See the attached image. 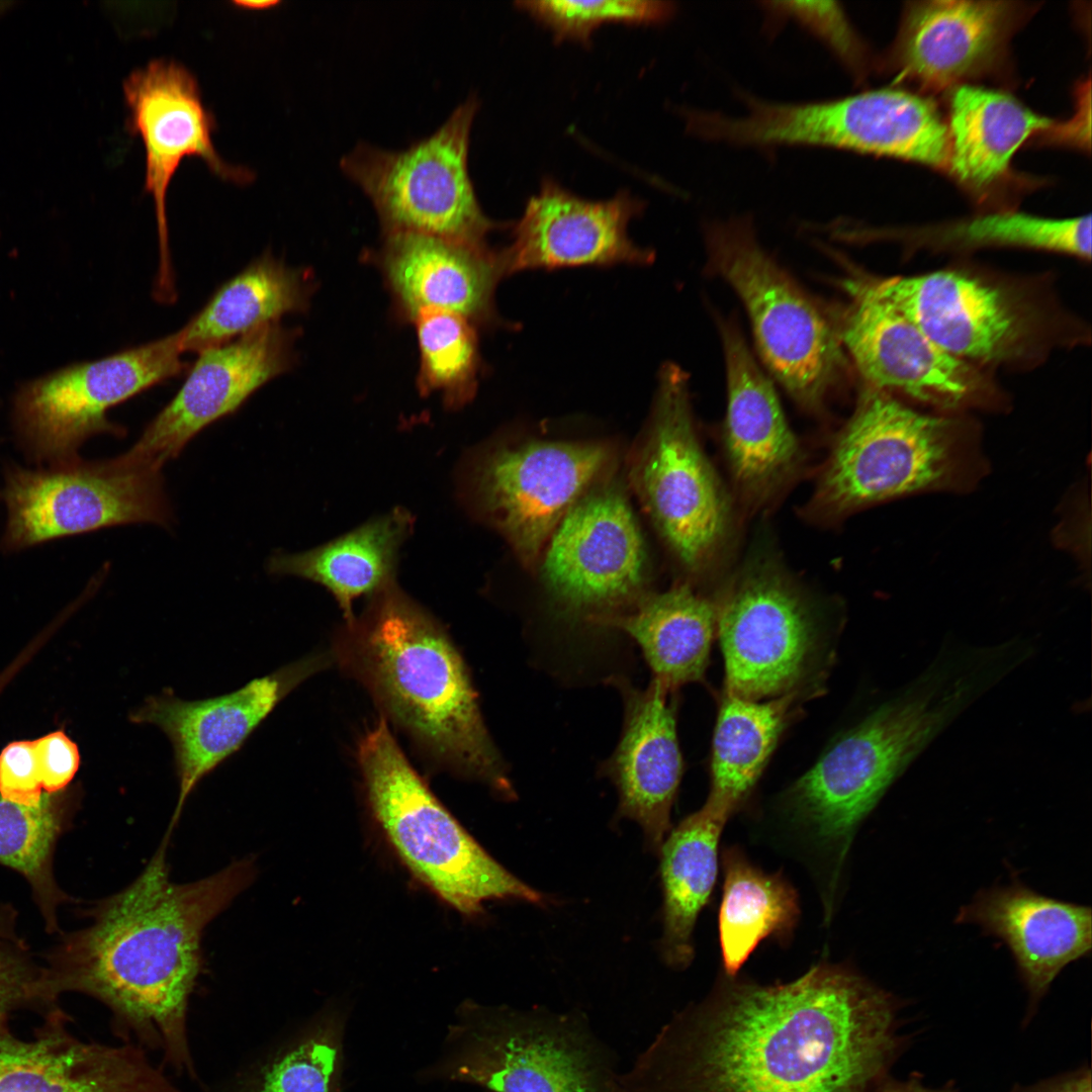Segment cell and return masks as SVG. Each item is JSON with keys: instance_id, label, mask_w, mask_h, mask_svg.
<instances>
[{"instance_id": "cell-1", "label": "cell", "mask_w": 1092, "mask_h": 1092, "mask_svg": "<svg viewBox=\"0 0 1092 1092\" xmlns=\"http://www.w3.org/2000/svg\"><path fill=\"white\" fill-rule=\"evenodd\" d=\"M897 997L841 965L725 976L661 1027L620 1092H878L906 1052Z\"/></svg>"}, {"instance_id": "cell-2", "label": "cell", "mask_w": 1092, "mask_h": 1092, "mask_svg": "<svg viewBox=\"0 0 1092 1092\" xmlns=\"http://www.w3.org/2000/svg\"><path fill=\"white\" fill-rule=\"evenodd\" d=\"M167 830L144 871L99 904L94 921L72 938L61 991L92 996L111 1012L124 1043L160 1053L176 1074L197 1079L188 1035V1005L202 972L205 927L256 877L245 857L198 881L170 878Z\"/></svg>"}, {"instance_id": "cell-3", "label": "cell", "mask_w": 1092, "mask_h": 1092, "mask_svg": "<svg viewBox=\"0 0 1092 1092\" xmlns=\"http://www.w3.org/2000/svg\"><path fill=\"white\" fill-rule=\"evenodd\" d=\"M348 627L349 661L388 717L461 776L516 798L466 665L436 621L393 582Z\"/></svg>"}, {"instance_id": "cell-4", "label": "cell", "mask_w": 1092, "mask_h": 1092, "mask_svg": "<svg viewBox=\"0 0 1092 1092\" xmlns=\"http://www.w3.org/2000/svg\"><path fill=\"white\" fill-rule=\"evenodd\" d=\"M981 695L968 668L937 654L794 783L786 794L792 819L842 859L889 787Z\"/></svg>"}, {"instance_id": "cell-5", "label": "cell", "mask_w": 1092, "mask_h": 1092, "mask_svg": "<svg viewBox=\"0 0 1092 1092\" xmlns=\"http://www.w3.org/2000/svg\"><path fill=\"white\" fill-rule=\"evenodd\" d=\"M986 469L969 424L918 412L868 386L834 443L811 506L835 518L903 495L969 489Z\"/></svg>"}, {"instance_id": "cell-6", "label": "cell", "mask_w": 1092, "mask_h": 1092, "mask_svg": "<svg viewBox=\"0 0 1092 1092\" xmlns=\"http://www.w3.org/2000/svg\"><path fill=\"white\" fill-rule=\"evenodd\" d=\"M358 760L372 817L407 871L467 917L493 900L544 905L547 898L493 858L435 797L381 719Z\"/></svg>"}, {"instance_id": "cell-7", "label": "cell", "mask_w": 1092, "mask_h": 1092, "mask_svg": "<svg viewBox=\"0 0 1092 1092\" xmlns=\"http://www.w3.org/2000/svg\"><path fill=\"white\" fill-rule=\"evenodd\" d=\"M423 1074L487 1092H620L614 1055L575 1012L463 1002Z\"/></svg>"}, {"instance_id": "cell-8", "label": "cell", "mask_w": 1092, "mask_h": 1092, "mask_svg": "<svg viewBox=\"0 0 1092 1092\" xmlns=\"http://www.w3.org/2000/svg\"><path fill=\"white\" fill-rule=\"evenodd\" d=\"M745 113L710 112L706 139L741 146H816L931 166L949 162V135L934 106L892 89L807 103L748 98Z\"/></svg>"}, {"instance_id": "cell-9", "label": "cell", "mask_w": 1092, "mask_h": 1092, "mask_svg": "<svg viewBox=\"0 0 1092 1092\" xmlns=\"http://www.w3.org/2000/svg\"><path fill=\"white\" fill-rule=\"evenodd\" d=\"M478 106L476 97L467 98L431 135L404 150L361 142L342 158V170L370 198L384 233L413 232L484 245L498 228L482 211L468 170Z\"/></svg>"}, {"instance_id": "cell-10", "label": "cell", "mask_w": 1092, "mask_h": 1092, "mask_svg": "<svg viewBox=\"0 0 1092 1092\" xmlns=\"http://www.w3.org/2000/svg\"><path fill=\"white\" fill-rule=\"evenodd\" d=\"M631 481L679 563L693 572L710 566L727 542L731 506L697 438L687 375L674 364L660 372Z\"/></svg>"}, {"instance_id": "cell-11", "label": "cell", "mask_w": 1092, "mask_h": 1092, "mask_svg": "<svg viewBox=\"0 0 1092 1092\" xmlns=\"http://www.w3.org/2000/svg\"><path fill=\"white\" fill-rule=\"evenodd\" d=\"M543 552L542 581L573 633H607V620L648 593L642 534L622 485L607 476L568 510Z\"/></svg>"}, {"instance_id": "cell-12", "label": "cell", "mask_w": 1092, "mask_h": 1092, "mask_svg": "<svg viewBox=\"0 0 1092 1092\" xmlns=\"http://www.w3.org/2000/svg\"><path fill=\"white\" fill-rule=\"evenodd\" d=\"M708 250L742 300L769 371L800 404L819 406L843 364L836 332L743 221L710 228Z\"/></svg>"}, {"instance_id": "cell-13", "label": "cell", "mask_w": 1092, "mask_h": 1092, "mask_svg": "<svg viewBox=\"0 0 1092 1092\" xmlns=\"http://www.w3.org/2000/svg\"><path fill=\"white\" fill-rule=\"evenodd\" d=\"M717 604L725 693L761 701L802 691L821 650L809 600L775 559L757 556Z\"/></svg>"}, {"instance_id": "cell-14", "label": "cell", "mask_w": 1092, "mask_h": 1092, "mask_svg": "<svg viewBox=\"0 0 1092 1092\" xmlns=\"http://www.w3.org/2000/svg\"><path fill=\"white\" fill-rule=\"evenodd\" d=\"M1 497L8 550L117 525L168 526L171 520L161 470L123 454L94 462L77 458L47 469L10 468Z\"/></svg>"}, {"instance_id": "cell-15", "label": "cell", "mask_w": 1092, "mask_h": 1092, "mask_svg": "<svg viewBox=\"0 0 1092 1092\" xmlns=\"http://www.w3.org/2000/svg\"><path fill=\"white\" fill-rule=\"evenodd\" d=\"M613 453L599 442L531 441L499 446L468 467L474 510L535 568L552 532L577 499L607 476Z\"/></svg>"}, {"instance_id": "cell-16", "label": "cell", "mask_w": 1092, "mask_h": 1092, "mask_svg": "<svg viewBox=\"0 0 1092 1092\" xmlns=\"http://www.w3.org/2000/svg\"><path fill=\"white\" fill-rule=\"evenodd\" d=\"M179 331L147 344L76 363L25 383L13 416L26 452L51 466L78 458L80 445L100 433L122 429L107 412L184 368Z\"/></svg>"}, {"instance_id": "cell-17", "label": "cell", "mask_w": 1092, "mask_h": 1092, "mask_svg": "<svg viewBox=\"0 0 1092 1092\" xmlns=\"http://www.w3.org/2000/svg\"><path fill=\"white\" fill-rule=\"evenodd\" d=\"M871 279L937 346L969 363L1023 360L1043 339V313L1010 285L948 269Z\"/></svg>"}, {"instance_id": "cell-18", "label": "cell", "mask_w": 1092, "mask_h": 1092, "mask_svg": "<svg viewBox=\"0 0 1092 1092\" xmlns=\"http://www.w3.org/2000/svg\"><path fill=\"white\" fill-rule=\"evenodd\" d=\"M128 129L140 135L146 155L145 189L152 196L157 219L160 263L155 297L176 298L168 241L166 196L184 158L203 160L219 178L247 184L254 175L223 160L212 142L215 128L194 75L180 63L155 59L132 71L123 82Z\"/></svg>"}, {"instance_id": "cell-19", "label": "cell", "mask_w": 1092, "mask_h": 1092, "mask_svg": "<svg viewBox=\"0 0 1092 1092\" xmlns=\"http://www.w3.org/2000/svg\"><path fill=\"white\" fill-rule=\"evenodd\" d=\"M852 298L840 342L868 386L943 410L987 404L992 388L977 367L937 346L871 278L847 283Z\"/></svg>"}, {"instance_id": "cell-20", "label": "cell", "mask_w": 1092, "mask_h": 1092, "mask_svg": "<svg viewBox=\"0 0 1092 1092\" xmlns=\"http://www.w3.org/2000/svg\"><path fill=\"white\" fill-rule=\"evenodd\" d=\"M294 342L295 333L276 323L198 353L179 391L125 457L161 470L198 432L290 370Z\"/></svg>"}, {"instance_id": "cell-21", "label": "cell", "mask_w": 1092, "mask_h": 1092, "mask_svg": "<svg viewBox=\"0 0 1092 1092\" xmlns=\"http://www.w3.org/2000/svg\"><path fill=\"white\" fill-rule=\"evenodd\" d=\"M303 660L255 678L230 694L185 701L171 690L151 696L129 714L131 722L158 726L174 750L178 800L169 828L198 783L236 753L278 703L314 670Z\"/></svg>"}, {"instance_id": "cell-22", "label": "cell", "mask_w": 1092, "mask_h": 1092, "mask_svg": "<svg viewBox=\"0 0 1092 1092\" xmlns=\"http://www.w3.org/2000/svg\"><path fill=\"white\" fill-rule=\"evenodd\" d=\"M643 208L624 190L593 201L544 179L514 226L512 244L499 251L505 275L537 268L647 264L652 253L634 244L627 232Z\"/></svg>"}, {"instance_id": "cell-23", "label": "cell", "mask_w": 1092, "mask_h": 1092, "mask_svg": "<svg viewBox=\"0 0 1092 1092\" xmlns=\"http://www.w3.org/2000/svg\"><path fill=\"white\" fill-rule=\"evenodd\" d=\"M609 685L623 702V725L613 753L599 772L618 793L616 817L636 822L645 846L658 854L682 775L673 693L651 679L645 689L620 674Z\"/></svg>"}, {"instance_id": "cell-24", "label": "cell", "mask_w": 1092, "mask_h": 1092, "mask_svg": "<svg viewBox=\"0 0 1092 1092\" xmlns=\"http://www.w3.org/2000/svg\"><path fill=\"white\" fill-rule=\"evenodd\" d=\"M65 1019L51 1014L30 1039L0 1027V1092H181L142 1048L83 1041Z\"/></svg>"}, {"instance_id": "cell-25", "label": "cell", "mask_w": 1092, "mask_h": 1092, "mask_svg": "<svg viewBox=\"0 0 1092 1092\" xmlns=\"http://www.w3.org/2000/svg\"><path fill=\"white\" fill-rule=\"evenodd\" d=\"M378 266L396 311L413 321L425 309L465 316L474 325L495 324L493 294L505 276L499 252L447 238L384 233Z\"/></svg>"}, {"instance_id": "cell-26", "label": "cell", "mask_w": 1092, "mask_h": 1092, "mask_svg": "<svg viewBox=\"0 0 1092 1092\" xmlns=\"http://www.w3.org/2000/svg\"><path fill=\"white\" fill-rule=\"evenodd\" d=\"M727 375L725 448L742 497L759 505L801 464L800 445L788 425L774 385L760 370L734 325L721 329Z\"/></svg>"}, {"instance_id": "cell-27", "label": "cell", "mask_w": 1092, "mask_h": 1092, "mask_svg": "<svg viewBox=\"0 0 1092 1092\" xmlns=\"http://www.w3.org/2000/svg\"><path fill=\"white\" fill-rule=\"evenodd\" d=\"M957 921L976 923L1008 945L1029 995L1030 1016L1064 967L1092 946L1090 907L1039 895L1019 883L981 891Z\"/></svg>"}, {"instance_id": "cell-28", "label": "cell", "mask_w": 1092, "mask_h": 1092, "mask_svg": "<svg viewBox=\"0 0 1092 1092\" xmlns=\"http://www.w3.org/2000/svg\"><path fill=\"white\" fill-rule=\"evenodd\" d=\"M1011 13L1002 1H926L909 9L899 65L922 82L946 85L971 74L999 47Z\"/></svg>"}, {"instance_id": "cell-29", "label": "cell", "mask_w": 1092, "mask_h": 1092, "mask_svg": "<svg viewBox=\"0 0 1092 1092\" xmlns=\"http://www.w3.org/2000/svg\"><path fill=\"white\" fill-rule=\"evenodd\" d=\"M640 648L652 680L670 693L702 680L717 632V604L689 584L646 593L630 610L607 620Z\"/></svg>"}, {"instance_id": "cell-30", "label": "cell", "mask_w": 1092, "mask_h": 1092, "mask_svg": "<svg viewBox=\"0 0 1092 1092\" xmlns=\"http://www.w3.org/2000/svg\"><path fill=\"white\" fill-rule=\"evenodd\" d=\"M413 526L411 513L396 508L313 549L277 552L267 568L273 574L294 575L325 586L349 625L354 621L355 599L375 595L394 582L399 549Z\"/></svg>"}, {"instance_id": "cell-31", "label": "cell", "mask_w": 1092, "mask_h": 1092, "mask_svg": "<svg viewBox=\"0 0 1092 1092\" xmlns=\"http://www.w3.org/2000/svg\"><path fill=\"white\" fill-rule=\"evenodd\" d=\"M728 816L707 802L665 837L660 855L663 894L660 952L675 969L694 958L693 932L718 873V844Z\"/></svg>"}, {"instance_id": "cell-32", "label": "cell", "mask_w": 1092, "mask_h": 1092, "mask_svg": "<svg viewBox=\"0 0 1092 1092\" xmlns=\"http://www.w3.org/2000/svg\"><path fill=\"white\" fill-rule=\"evenodd\" d=\"M312 289L306 271L265 253L222 284L179 330L182 350L198 354L303 311Z\"/></svg>"}, {"instance_id": "cell-33", "label": "cell", "mask_w": 1092, "mask_h": 1092, "mask_svg": "<svg viewBox=\"0 0 1092 1092\" xmlns=\"http://www.w3.org/2000/svg\"><path fill=\"white\" fill-rule=\"evenodd\" d=\"M1052 124L1005 93L963 85L951 99L952 170L963 182L985 187L1005 173L1029 135Z\"/></svg>"}, {"instance_id": "cell-34", "label": "cell", "mask_w": 1092, "mask_h": 1092, "mask_svg": "<svg viewBox=\"0 0 1092 1092\" xmlns=\"http://www.w3.org/2000/svg\"><path fill=\"white\" fill-rule=\"evenodd\" d=\"M346 1015L321 1011L242 1065L212 1092H342Z\"/></svg>"}, {"instance_id": "cell-35", "label": "cell", "mask_w": 1092, "mask_h": 1092, "mask_svg": "<svg viewBox=\"0 0 1092 1092\" xmlns=\"http://www.w3.org/2000/svg\"><path fill=\"white\" fill-rule=\"evenodd\" d=\"M802 694L752 701L725 693L713 737L708 804L730 817L744 801Z\"/></svg>"}, {"instance_id": "cell-36", "label": "cell", "mask_w": 1092, "mask_h": 1092, "mask_svg": "<svg viewBox=\"0 0 1092 1092\" xmlns=\"http://www.w3.org/2000/svg\"><path fill=\"white\" fill-rule=\"evenodd\" d=\"M723 870L719 938L726 975L734 977L761 940L792 936L800 909L782 875L763 873L738 849L724 851Z\"/></svg>"}, {"instance_id": "cell-37", "label": "cell", "mask_w": 1092, "mask_h": 1092, "mask_svg": "<svg viewBox=\"0 0 1092 1092\" xmlns=\"http://www.w3.org/2000/svg\"><path fill=\"white\" fill-rule=\"evenodd\" d=\"M412 322L420 352V393L438 392L447 407H462L477 388L480 356L475 325L463 315L440 309L421 310Z\"/></svg>"}, {"instance_id": "cell-38", "label": "cell", "mask_w": 1092, "mask_h": 1092, "mask_svg": "<svg viewBox=\"0 0 1092 1092\" xmlns=\"http://www.w3.org/2000/svg\"><path fill=\"white\" fill-rule=\"evenodd\" d=\"M946 244L968 247H1019L1091 258V216L1052 219L1021 212L986 214L953 225Z\"/></svg>"}, {"instance_id": "cell-39", "label": "cell", "mask_w": 1092, "mask_h": 1092, "mask_svg": "<svg viewBox=\"0 0 1092 1092\" xmlns=\"http://www.w3.org/2000/svg\"><path fill=\"white\" fill-rule=\"evenodd\" d=\"M59 819L49 794L36 806L9 801L0 795V862L21 873L41 895L55 892L49 860Z\"/></svg>"}, {"instance_id": "cell-40", "label": "cell", "mask_w": 1092, "mask_h": 1092, "mask_svg": "<svg viewBox=\"0 0 1092 1092\" xmlns=\"http://www.w3.org/2000/svg\"><path fill=\"white\" fill-rule=\"evenodd\" d=\"M517 6L551 30L556 40L581 43H588L604 24H654L666 20L674 9L669 2L645 0H540L519 1Z\"/></svg>"}, {"instance_id": "cell-41", "label": "cell", "mask_w": 1092, "mask_h": 1092, "mask_svg": "<svg viewBox=\"0 0 1092 1092\" xmlns=\"http://www.w3.org/2000/svg\"><path fill=\"white\" fill-rule=\"evenodd\" d=\"M776 11L797 19L824 40L851 69H859L863 49L843 10L835 2H780Z\"/></svg>"}, {"instance_id": "cell-42", "label": "cell", "mask_w": 1092, "mask_h": 1092, "mask_svg": "<svg viewBox=\"0 0 1092 1092\" xmlns=\"http://www.w3.org/2000/svg\"><path fill=\"white\" fill-rule=\"evenodd\" d=\"M59 994L50 974L34 971L21 957L0 948V1027L21 1007L50 1005Z\"/></svg>"}, {"instance_id": "cell-43", "label": "cell", "mask_w": 1092, "mask_h": 1092, "mask_svg": "<svg viewBox=\"0 0 1092 1092\" xmlns=\"http://www.w3.org/2000/svg\"><path fill=\"white\" fill-rule=\"evenodd\" d=\"M44 794L33 742L8 744L0 753V795L12 802L36 806Z\"/></svg>"}, {"instance_id": "cell-44", "label": "cell", "mask_w": 1092, "mask_h": 1092, "mask_svg": "<svg viewBox=\"0 0 1092 1092\" xmlns=\"http://www.w3.org/2000/svg\"><path fill=\"white\" fill-rule=\"evenodd\" d=\"M32 742L43 792L55 793L66 787L79 768L77 745L62 731Z\"/></svg>"}, {"instance_id": "cell-45", "label": "cell", "mask_w": 1092, "mask_h": 1092, "mask_svg": "<svg viewBox=\"0 0 1092 1092\" xmlns=\"http://www.w3.org/2000/svg\"><path fill=\"white\" fill-rule=\"evenodd\" d=\"M1010 1092H1092L1091 1070L1081 1066L1031 1085H1016Z\"/></svg>"}, {"instance_id": "cell-46", "label": "cell", "mask_w": 1092, "mask_h": 1092, "mask_svg": "<svg viewBox=\"0 0 1092 1092\" xmlns=\"http://www.w3.org/2000/svg\"><path fill=\"white\" fill-rule=\"evenodd\" d=\"M878 1092H957V1088L953 1082H948L938 1088L926 1086L923 1076L913 1072L905 1080L889 1075L882 1082Z\"/></svg>"}, {"instance_id": "cell-47", "label": "cell", "mask_w": 1092, "mask_h": 1092, "mask_svg": "<svg viewBox=\"0 0 1092 1092\" xmlns=\"http://www.w3.org/2000/svg\"><path fill=\"white\" fill-rule=\"evenodd\" d=\"M236 4L247 9H265L275 6L277 1H236Z\"/></svg>"}, {"instance_id": "cell-48", "label": "cell", "mask_w": 1092, "mask_h": 1092, "mask_svg": "<svg viewBox=\"0 0 1092 1092\" xmlns=\"http://www.w3.org/2000/svg\"><path fill=\"white\" fill-rule=\"evenodd\" d=\"M11 930L10 921L7 919L6 915L4 916L3 913H0V941L1 939H6L10 936Z\"/></svg>"}, {"instance_id": "cell-49", "label": "cell", "mask_w": 1092, "mask_h": 1092, "mask_svg": "<svg viewBox=\"0 0 1092 1092\" xmlns=\"http://www.w3.org/2000/svg\"><path fill=\"white\" fill-rule=\"evenodd\" d=\"M12 3L13 2L10 3L9 1H0V13L6 10Z\"/></svg>"}]
</instances>
